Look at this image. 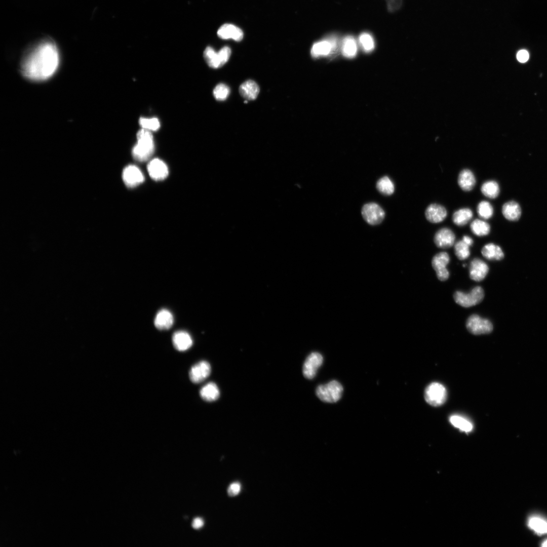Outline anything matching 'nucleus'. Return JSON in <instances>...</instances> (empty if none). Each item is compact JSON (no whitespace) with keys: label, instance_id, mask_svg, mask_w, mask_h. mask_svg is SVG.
Returning a JSON list of instances; mask_svg holds the SVG:
<instances>
[{"label":"nucleus","instance_id":"8","mask_svg":"<svg viewBox=\"0 0 547 547\" xmlns=\"http://www.w3.org/2000/svg\"><path fill=\"white\" fill-rule=\"evenodd\" d=\"M449 261V254L446 252H439L433 257L432 260V266L440 281H445L448 279L449 272L446 267Z\"/></svg>","mask_w":547,"mask_h":547},{"label":"nucleus","instance_id":"3","mask_svg":"<svg viewBox=\"0 0 547 547\" xmlns=\"http://www.w3.org/2000/svg\"><path fill=\"white\" fill-rule=\"evenodd\" d=\"M343 390V387L339 382L332 380L327 384L319 385L316 392L321 401L332 403L340 400Z\"/></svg>","mask_w":547,"mask_h":547},{"label":"nucleus","instance_id":"21","mask_svg":"<svg viewBox=\"0 0 547 547\" xmlns=\"http://www.w3.org/2000/svg\"><path fill=\"white\" fill-rule=\"evenodd\" d=\"M259 92V88L258 85L252 80H248L244 82L239 87L240 95L247 100L255 99Z\"/></svg>","mask_w":547,"mask_h":547},{"label":"nucleus","instance_id":"17","mask_svg":"<svg viewBox=\"0 0 547 547\" xmlns=\"http://www.w3.org/2000/svg\"><path fill=\"white\" fill-rule=\"evenodd\" d=\"M172 342L174 347L180 351L187 350L192 345L190 335L184 331L175 332L172 336Z\"/></svg>","mask_w":547,"mask_h":547},{"label":"nucleus","instance_id":"33","mask_svg":"<svg viewBox=\"0 0 547 547\" xmlns=\"http://www.w3.org/2000/svg\"><path fill=\"white\" fill-rule=\"evenodd\" d=\"M477 211L479 217L485 220L490 218L493 214L492 206L489 202L486 201H482L479 203L477 207Z\"/></svg>","mask_w":547,"mask_h":547},{"label":"nucleus","instance_id":"26","mask_svg":"<svg viewBox=\"0 0 547 547\" xmlns=\"http://www.w3.org/2000/svg\"><path fill=\"white\" fill-rule=\"evenodd\" d=\"M529 527L538 535L547 533V521L539 516H532L528 521Z\"/></svg>","mask_w":547,"mask_h":547},{"label":"nucleus","instance_id":"16","mask_svg":"<svg viewBox=\"0 0 547 547\" xmlns=\"http://www.w3.org/2000/svg\"><path fill=\"white\" fill-rule=\"evenodd\" d=\"M217 34L222 39L232 38L236 41H240L243 37V31L238 27L231 24L222 25L219 28Z\"/></svg>","mask_w":547,"mask_h":547},{"label":"nucleus","instance_id":"31","mask_svg":"<svg viewBox=\"0 0 547 547\" xmlns=\"http://www.w3.org/2000/svg\"><path fill=\"white\" fill-rule=\"evenodd\" d=\"M204 58L208 65L213 68L221 67L218 52L211 47H207L204 52Z\"/></svg>","mask_w":547,"mask_h":547},{"label":"nucleus","instance_id":"15","mask_svg":"<svg viewBox=\"0 0 547 547\" xmlns=\"http://www.w3.org/2000/svg\"><path fill=\"white\" fill-rule=\"evenodd\" d=\"M147 170L150 176L155 180H162L168 175L167 165L158 159L151 160L147 165Z\"/></svg>","mask_w":547,"mask_h":547},{"label":"nucleus","instance_id":"10","mask_svg":"<svg viewBox=\"0 0 547 547\" xmlns=\"http://www.w3.org/2000/svg\"><path fill=\"white\" fill-rule=\"evenodd\" d=\"M210 373V364L207 361H202L191 368L189 373V378L193 383H199L205 380Z\"/></svg>","mask_w":547,"mask_h":547},{"label":"nucleus","instance_id":"1","mask_svg":"<svg viewBox=\"0 0 547 547\" xmlns=\"http://www.w3.org/2000/svg\"><path fill=\"white\" fill-rule=\"evenodd\" d=\"M59 63V55L56 46L52 42L41 43L24 58L21 72L33 81H42L51 77Z\"/></svg>","mask_w":547,"mask_h":547},{"label":"nucleus","instance_id":"32","mask_svg":"<svg viewBox=\"0 0 547 547\" xmlns=\"http://www.w3.org/2000/svg\"><path fill=\"white\" fill-rule=\"evenodd\" d=\"M376 188L380 193L387 196L392 194L395 190L394 184L387 176H384L378 180Z\"/></svg>","mask_w":547,"mask_h":547},{"label":"nucleus","instance_id":"23","mask_svg":"<svg viewBox=\"0 0 547 547\" xmlns=\"http://www.w3.org/2000/svg\"><path fill=\"white\" fill-rule=\"evenodd\" d=\"M481 253L488 260H500L504 257V253L501 248L493 243L485 245L481 250Z\"/></svg>","mask_w":547,"mask_h":547},{"label":"nucleus","instance_id":"43","mask_svg":"<svg viewBox=\"0 0 547 547\" xmlns=\"http://www.w3.org/2000/svg\"><path fill=\"white\" fill-rule=\"evenodd\" d=\"M462 240L470 247L473 244L474 241L472 238L468 236H464Z\"/></svg>","mask_w":547,"mask_h":547},{"label":"nucleus","instance_id":"37","mask_svg":"<svg viewBox=\"0 0 547 547\" xmlns=\"http://www.w3.org/2000/svg\"><path fill=\"white\" fill-rule=\"evenodd\" d=\"M359 42L362 48L366 52H371L374 48L373 38L368 33H362L359 37Z\"/></svg>","mask_w":547,"mask_h":547},{"label":"nucleus","instance_id":"41","mask_svg":"<svg viewBox=\"0 0 547 547\" xmlns=\"http://www.w3.org/2000/svg\"><path fill=\"white\" fill-rule=\"evenodd\" d=\"M529 53L525 50H521L519 51L517 54V60L521 63H524L528 61L529 59Z\"/></svg>","mask_w":547,"mask_h":547},{"label":"nucleus","instance_id":"4","mask_svg":"<svg viewBox=\"0 0 547 547\" xmlns=\"http://www.w3.org/2000/svg\"><path fill=\"white\" fill-rule=\"evenodd\" d=\"M484 297V291L480 286L474 287L468 293L456 291L453 298L455 302L464 307H469L480 303Z\"/></svg>","mask_w":547,"mask_h":547},{"label":"nucleus","instance_id":"6","mask_svg":"<svg viewBox=\"0 0 547 547\" xmlns=\"http://www.w3.org/2000/svg\"><path fill=\"white\" fill-rule=\"evenodd\" d=\"M466 327L467 330L474 335L488 334L492 331L493 328L490 321L476 314L472 315L467 318Z\"/></svg>","mask_w":547,"mask_h":547},{"label":"nucleus","instance_id":"18","mask_svg":"<svg viewBox=\"0 0 547 547\" xmlns=\"http://www.w3.org/2000/svg\"><path fill=\"white\" fill-rule=\"evenodd\" d=\"M457 182L462 190L470 191L475 186L476 179L474 174L471 170L464 169L459 172Z\"/></svg>","mask_w":547,"mask_h":547},{"label":"nucleus","instance_id":"35","mask_svg":"<svg viewBox=\"0 0 547 547\" xmlns=\"http://www.w3.org/2000/svg\"><path fill=\"white\" fill-rule=\"evenodd\" d=\"M139 123L142 128L150 131H156L158 130L161 126L159 120L155 118H141L139 120Z\"/></svg>","mask_w":547,"mask_h":547},{"label":"nucleus","instance_id":"42","mask_svg":"<svg viewBox=\"0 0 547 547\" xmlns=\"http://www.w3.org/2000/svg\"><path fill=\"white\" fill-rule=\"evenodd\" d=\"M203 525L204 521L200 518L194 519L192 523V526L194 529H199L202 527Z\"/></svg>","mask_w":547,"mask_h":547},{"label":"nucleus","instance_id":"14","mask_svg":"<svg viewBox=\"0 0 547 547\" xmlns=\"http://www.w3.org/2000/svg\"><path fill=\"white\" fill-rule=\"evenodd\" d=\"M447 216L446 209L443 206L436 203L428 205L425 211L426 219L433 223L441 222Z\"/></svg>","mask_w":547,"mask_h":547},{"label":"nucleus","instance_id":"27","mask_svg":"<svg viewBox=\"0 0 547 547\" xmlns=\"http://www.w3.org/2000/svg\"><path fill=\"white\" fill-rule=\"evenodd\" d=\"M472 232L477 236L483 237L488 235L490 231V226L485 221L476 219L470 224Z\"/></svg>","mask_w":547,"mask_h":547},{"label":"nucleus","instance_id":"28","mask_svg":"<svg viewBox=\"0 0 547 547\" xmlns=\"http://www.w3.org/2000/svg\"><path fill=\"white\" fill-rule=\"evenodd\" d=\"M481 191L486 197L495 199L498 197L500 191L498 183L494 180H488L484 182L481 186Z\"/></svg>","mask_w":547,"mask_h":547},{"label":"nucleus","instance_id":"39","mask_svg":"<svg viewBox=\"0 0 547 547\" xmlns=\"http://www.w3.org/2000/svg\"><path fill=\"white\" fill-rule=\"evenodd\" d=\"M387 9L389 12L398 10L402 6V0H386Z\"/></svg>","mask_w":547,"mask_h":547},{"label":"nucleus","instance_id":"25","mask_svg":"<svg viewBox=\"0 0 547 547\" xmlns=\"http://www.w3.org/2000/svg\"><path fill=\"white\" fill-rule=\"evenodd\" d=\"M200 394L204 400L212 402L218 398L220 393L218 386L215 383L209 382L202 387Z\"/></svg>","mask_w":547,"mask_h":547},{"label":"nucleus","instance_id":"44","mask_svg":"<svg viewBox=\"0 0 547 547\" xmlns=\"http://www.w3.org/2000/svg\"><path fill=\"white\" fill-rule=\"evenodd\" d=\"M542 546L547 547V539H546L545 540L543 541V542L542 543Z\"/></svg>","mask_w":547,"mask_h":547},{"label":"nucleus","instance_id":"22","mask_svg":"<svg viewBox=\"0 0 547 547\" xmlns=\"http://www.w3.org/2000/svg\"><path fill=\"white\" fill-rule=\"evenodd\" d=\"M502 213L506 219L517 221L521 215V209L518 203L511 201L504 204L502 207Z\"/></svg>","mask_w":547,"mask_h":547},{"label":"nucleus","instance_id":"38","mask_svg":"<svg viewBox=\"0 0 547 547\" xmlns=\"http://www.w3.org/2000/svg\"><path fill=\"white\" fill-rule=\"evenodd\" d=\"M218 54L221 66H222L228 60L231 54V50L230 48L227 46H225L219 50Z\"/></svg>","mask_w":547,"mask_h":547},{"label":"nucleus","instance_id":"29","mask_svg":"<svg viewBox=\"0 0 547 547\" xmlns=\"http://www.w3.org/2000/svg\"><path fill=\"white\" fill-rule=\"evenodd\" d=\"M450 423L460 431L468 433L472 431L473 425L466 418L459 415H453L449 418Z\"/></svg>","mask_w":547,"mask_h":547},{"label":"nucleus","instance_id":"9","mask_svg":"<svg viewBox=\"0 0 547 547\" xmlns=\"http://www.w3.org/2000/svg\"><path fill=\"white\" fill-rule=\"evenodd\" d=\"M323 362V356L320 353L314 352L309 354L303 364L302 372L304 376L309 379L315 377Z\"/></svg>","mask_w":547,"mask_h":547},{"label":"nucleus","instance_id":"13","mask_svg":"<svg viewBox=\"0 0 547 547\" xmlns=\"http://www.w3.org/2000/svg\"><path fill=\"white\" fill-rule=\"evenodd\" d=\"M489 271V267L484 261L479 258H474L470 264L469 275L470 278L476 282L482 281Z\"/></svg>","mask_w":547,"mask_h":547},{"label":"nucleus","instance_id":"24","mask_svg":"<svg viewBox=\"0 0 547 547\" xmlns=\"http://www.w3.org/2000/svg\"><path fill=\"white\" fill-rule=\"evenodd\" d=\"M473 217L472 210L468 208H460L454 212L452 219L453 222L459 226L467 224Z\"/></svg>","mask_w":547,"mask_h":547},{"label":"nucleus","instance_id":"12","mask_svg":"<svg viewBox=\"0 0 547 547\" xmlns=\"http://www.w3.org/2000/svg\"><path fill=\"white\" fill-rule=\"evenodd\" d=\"M123 179L127 186L132 187L142 183L144 181V177L138 167L134 165H129L123 170Z\"/></svg>","mask_w":547,"mask_h":547},{"label":"nucleus","instance_id":"2","mask_svg":"<svg viewBox=\"0 0 547 547\" xmlns=\"http://www.w3.org/2000/svg\"><path fill=\"white\" fill-rule=\"evenodd\" d=\"M137 143L132 149V155L137 161L148 160L154 151L153 136L150 131L142 129L137 134Z\"/></svg>","mask_w":547,"mask_h":547},{"label":"nucleus","instance_id":"20","mask_svg":"<svg viewBox=\"0 0 547 547\" xmlns=\"http://www.w3.org/2000/svg\"><path fill=\"white\" fill-rule=\"evenodd\" d=\"M174 318L171 312L166 309L160 310L154 319V325L159 330L170 329L173 324Z\"/></svg>","mask_w":547,"mask_h":547},{"label":"nucleus","instance_id":"7","mask_svg":"<svg viewBox=\"0 0 547 547\" xmlns=\"http://www.w3.org/2000/svg\"><path fill=\"white\" fill-rule=\"evenodd\" d=\"M362 215L364 220L369 224L377 225L383 220L385 213L382 208L375 203H370L363 206Z\"/></svg>","mask_w":547,"mask_h":547},{"label":"nucleus","instance_id":"5","mask_svg":"<svg viewBox=\"0 0 547 547\" xmlns=\"http://www.w3.org/2000/svg\"><path fill=\"white\" fill-rule=\"evenodd\" d=\"M447 390L443 385L438 382H433L425 388L424 398L426 402L433 406L443 405L447 399Z\"/></svg>","mask_w":547,"mask_h":547},{"label":"nucleus","instance_id":"40","mask_svg":"<svg viewBox=\"0 0 547 547\" xmlns=\"http://www.w3.org/2000/svg\"><path fill=\"white\" fill-rule=\"evenodd\" d=\"M240 490V484L238 482H235L229 485L227 490V493L229 496H234L239 493Z\"/></svg>","mask_w":547,"mask_h":547},{"label":"nucleus","instance_id":"34","mask_svg":"<svg viewBox=\"0 0 547 547\" xmlns=\"http://www.w3.org/2000/svg\"><path fill=\"white\" fill-rule=\"evenodd\" d=\"M454 245L455 254L459 260H464L469 257L470 246L462 240L458 241Z\"/></svg>","mask_w":547,"mask_h":547},{"label":"nucleus","instance_id":"19","mask_svg":"<svg viewBox=\"0 0 547 547\" xmlns=\"http://www.w3.org/2000/svg\"><path fill=\"white\" fill-rule=\"evenodd\" d=\"M336 45V42L334 39L318 42L312 46L311 54L314 57L327 55L335 48Z\"/></svg>","mask_w":547,"mask_h":547},{"label":"nucleus","instance_id":"36","mask_svg":"<svg viewBox=\"0 0 547 547\" xmlns=\"http://www.w3.org/2000/svg\"><path fill=\"white\" fill-rule=\"evenodd\" d=\"M213 95L218 101H224L228 97L230 93L229 87L224 84H219L213 90Z\"/></svg>","mask_w":547,"mask_h":547},{"label":"nucleus","instance_id":"30","mask_svg":"<svg viewBox=\"0 0 547 547\" xmlns=\"http://www.w3.org/2000/svg\"><path fill=\"white\" fill-rule=\"evenodd\" d=\"M357 52V46L355 40L350 36L346 37L342 44V53L343 56L348 58H352L356 56Z\"/></svg>","mask_w":547,"mask_h":547},{"label":"nucleus","instance_id":"11","mask_svg":"<svg viewBox=\"0 0 547 547\" xmlns=\"http://www.w3.org/2000/svg\"><path fill=\"white\" fill-rule=\"evenodd\" d=\"M455 235L453 231L448 227H443L439 229L434 236V241L435 245L439 248H449L454 245Z\"/></svg>","mask_w":547,"mask_h":547}]
</instances>
